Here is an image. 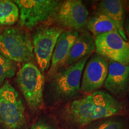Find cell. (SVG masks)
<instances>
[{
    "instance_id": "1",
    "label": "cell",
    "mask_w": 129,
    "mask_h": 129,
    "mask_svg": "<svg viewBox=\"0 0 129 129\" xmlns=\"http://www.w3.org/2000/svg\"><path fill=\"white\" fill-rule=\"evenodd\" d=\"M125 110L122 102L104 90H98L72 101L67 106L65 117L71 124L83 127L96 121L121 115Z\"/></svg>"
},
{
    "instance_id": "2",
    "label": "cell",
    "mask_w": 129,
    "mask_h": 129,
    "mask_svg": "<svg viewBox=\"0 0 129 129\" xmlns=\"http://www.w3.org/2000/svg\"><path fill=\"white\" fill-rule=\"evenodd\" d=\"M89 57L87 56L75 63L59 69L53 75L51 91L56 99L67 101L78 94L84 68Z\"/></svg>"
},
{
    "instance_id": "3",
    "label": "cell",
    "mask_w": 129,
    "mask_h": 129,
    "mask_svg": "<svg viewBox=\"0 0 129 129\" xmlns=\"http://www.w3.org/2000/svg\"><path fill=\"white\" fill-rule=\"evenodd\" d=\"M0 53L14 62H29L34 56L29 34L17 28L5 29L0 34Z\"/></svg>"
},
{
    "instance_id": "4",
    "label": "cell",
    "mask_w": 129,
    "mask_h": 129,
    "mask_svg": "<svg viewBox=\"0 0 129 129\" xmlns=\"http://www.w3.org/2000/svg\"><path fill=\"white\" fill-rule=\"evenodd\" d=\"M25 122L23 101L15 88L6 81L0 87V123L7 129H20Z\"/></svg>"
},
{
    "instance_id": "5",
    "label": "cell",
    "mask_w": 129,
    "mask_h": 129,
    "mask_svg": "<svg viewBox=\"0 0 129 129\" xmlns=\"http://www.w3.org/2000/svg\"><path fill=\"white\" fill-rule=\"evenodd\" d=\"M16 81L30 108L40 109L43 103L45 81L40 69L33 63H25L16 74Z\"/></svg>"
},
{
    "instance_id": "6",
    "label": "cell",
    "mask_w": 129,
    "mask_h": 129,
    "mask_svg": "<svg viewBox=\"0 0 129 129\" xmlns=\"http://www.w3.org/2000/svg\"><path fill=\"white\" fill-rule=\"evenodd\" d=\"M13 2L19 9L20 24L28 29L54 18L62 3L56 0H16Z\"/></svg>"
},
{
    "instance_id": "7",
    "label": "cell",
    "mask_w": 129,
    "mask_h": 129,
    "mask_svg": "<svg viewBox=\"0 0 129 129\" xmlns=\"http://www.w3.org/2000/svg\"><path fill=\"white\" fill-rule=\"evenodd\" d=\"M63 32L60 27L46 26L38 29L34 35V56L41 72L50 68L56 44Z\"/></svg>"
},
{
    "instance_id": "8",
    "label": "cell",
    "mask_w": 129,
    "mask_h": 129,
    "mask_svg": "<svg viewBox=\"0 0 129 129\" xmlns=\"http://www.w3.org/2000/svg\"><path fill=\"white\" fill-rule=\"evenodd\" d=\"M96 54L109 60L129 65V43L118 32L104 34L95 37Z\"/></svg>"
},
{
    "instance_id": "9",
    "label": "cell",
    "mask_w": 129,
    "mask_h": 129,
    "mask_svg": "<svg viewBox=\"0 0 129 129\" xmlns=\"http://www.w3.org/2000/svg\"><path fill=\"white\" fill-rule=\"evenodd\" d=\"M109 60L98 54L87 62L82 75L81 91L85 93L98 91L104 85L108 71Z\"/></svg>"
},
{
    "instance_id": "10",
    "label": "cell",
    "mask_w": 129,
    "mask_h": 129,
    "mask_svg": "<svg viewBox=\"0 0 129 129\" xmlns=\"http://www.w3.org/2000/svg\"><path fill=\"white\" fill-rule=\"evenodd\" d=\"M87 9L80 0H68L62 2L54 19L63 26L78 30L86 26L88 19Z\"/></svg>"
},
{
    "instance_id": "11",
    "label": "cell",
    "mask_w": 129,
    "mask_h": 129,
    "mask_svg": "<svg viewBox=\"0 0 129 129\" xmlns=\"http://www.w3.org/2000/svg\"><path fill=\"white\" fill-rule=\"evenodd\" d=\"M104 86L115 96H121L129 88V65L109 60L108 71Z\"/></svg>"
},
{
    "instance_id": "12",
    "label": "cell",
    "mask_w": 129,
    "mask_h": 129,
    "mask_svg": "<svg viewBox=\"0 0 129 129\" xmlns=\"http://www.w3.org/2000/svg\"><path fill=\"white\" fill-rule=\"evenodd\" d=\"M79 32L69 30L63 31L58 38L52 57L48 74L53 75L65 65V62L72 45L78 37Z\"/></svg>"
},
{
    "instance_id": "13",
    "label": "cell",
    "mask_w": 129,
    "mask_h": 129,
    "mask_svg": "<svg viewBox=\"0 0 129 129\" xmlns=\"http://www.w3.org/2000/svg\"><path fill=\"white\" fill-rule=\"evenodd\" d=\"M94 50V40L92 35L88 31L80 32L71 48L65 65H71L78 62L89 56Z\"/></svg>"
},
{
    "instance_id": "14",
    "label": "cell",
    "mask_w": 129,
    "mask_h": 129,
    "mask_svg": "<svg viewBox=\"0 0 129 129\" xmlns=\"http://www.w3.org/2000/svg\"><path fill=\"white\" fill-rule=\"evenodd\" d=\"M99 12L105 14L115 23L118 32L122 38L127 41L125 32L124 11L121 1L104 0L99 5Z\"/></svg>"
},
{
    "instance_id": "15",
    "label": "cell",
    "mask_w": 129,
    "mask_h": 129,
    "mask_svg": "<svg viewBox=\"0 0 129 129\" xmlns=\"http://www.w3.org/2000/svg\"><path fill=\"white\" fill-rule=\"evenodd\" d=\"M86 28L95 37L109 32H118L115 23L107 16L99 12L88 17Z\"/></svg>"
},
{
    "instance_id": "16",
    "label": "cell",
    "mask_w": 129,
    "mask_h": 129,
    "mask_svg": "<svg viewBox=\"0 0 129 129\" xmlns=\"http://www.w3.org/2000/svg\"><path fill=\"white\" fill-rule=\"evenodd\" d=\"M19 18V9L13 1L0 0V25H12Z\"/></svg>"
},
{
    "instance_id": "17",
    "label": "cell",
    "mask_w": 129,
    "mask_h": 129,
    "mask_svg": "<svg viewBox=\"0 0 129 129\" xmlns=\"http://www.w3.org/2000/svg\"><path fill=\"white\" fill-rule=\"evenodd\" d=\"M87 126V129H125V123L121 119L112 117L96 121Z\"/></svg>"
},
{
    "instance_id": "18",
    "label": "cell",
    "mask_w": 129,
    "mask_h": 129,
    "mask_svg": "<svg viewBox=\"0 0 129 129\" xmlns=\"http://www.w3.org/2000/svg\"><path fill=\"white\" fill-rule=\"evenodd\" d=\"M16 67L14 62L0 53V84L7 78H12L16 74Z\"/></svg>"
},
{
    "instance_id": "19",
    "label": "cell",
    "mask_w": 129,
    "mask_h": 129,
    "mask_svg": "<svg viewBox=\"0 0 129 129\" xmlns=\"http://www.w3.org/2000/svg\"><path fill=\"white\" fill-rule=\"evenodd\" d=\"M30 129H54L53 127L44 121H38L37 123L32 125Z\"/></svg>"
},
{
    "instance_id": "20",
    "label": "cell",
    "mask_w": 129,
    "mask_h": 129,
    "mask_svg": "<svg viewBox=\"0 0 129 129\" xmlns=\"http://www.w3.org/2000/svg\"><path fill=\"white\" fill-rule=\"evenodd\" d=\"M124 29H125V32L127 33L126 35H127V36H128L129 38V17L128 18V19H127L126 22H125V23Z\"/></svg>"
},
{
    "instance_id": "21",
    "label": "cell",
    "mask_w": 129,
    "mask_h": 129,
    "mask_svg": "<svg viewBox=\"0 0 129 129\" xmlns=\"http://www.w3.org/2000/svg\"><path fill=\"white\" fill-rule=\"evenodd\" d=\"M128 7H129V1L128 2Z\"/></svg>"
}]
</instances>
